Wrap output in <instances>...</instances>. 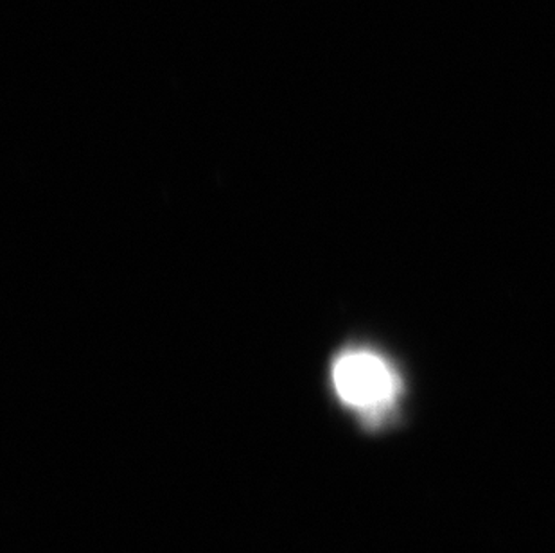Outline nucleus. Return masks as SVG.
I'll return each instance as SVG.
<instances>
[{
    "label": "nucleus",
    "mask_w": 555,
    "mask_h": 553,
    "mask_svg": "<svg viewBox=\"0 0 555 553\" xmlns=\"http://www.w3.org/2000/svg\"><path fill=\"white\" fill-rule=\"evenodd\" d=\"M333 387L341 402L376 424L387 417L398 401L401 380L382 356L372 350L351 349L335 360Z\"/></svg>",
    "instance_id": "1"
}]
</instances>
